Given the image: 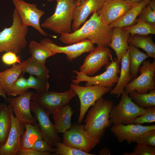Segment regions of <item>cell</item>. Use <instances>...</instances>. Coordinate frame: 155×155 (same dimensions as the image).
<instances>
[{"mask_svg":"<svg viewBox=\"0 0 155 155\" xmlns=\"http://www.w3.org/2000/svg\"><path fill=\"white\" fill-rule=\"evenodd\" d=\"M98 154L100 155H110V151L108 148H104L100 150Z\"/></svg>","mask_w":155,"mask_h":155,"instance_id":"obj_43","label":"cell"},{"mask_svg":"<svg viewBox=\"0 0 155 155\" xmlns=\"http://www.w3.org/2000/svg\"><path fill=\"white\" fill-rule=\"evenodd\" d=\"M145 94H140L134 91L129 94L133 102L139 107L145 108L155 106V90Z\"/></svg>","mask_w":155,"mask_h":155,"instance_id":"obj_31","label":"cell"},{"mask_svg":"<svg viewBox=\"0 0 155 155\" xmlns=\"http://www.w3.org/2000/svg\"><path fill=\"white\" fill-rule=\"evenodd\" d=\"M24 125L25 130L20 138L21 149L31 148L37 141L43 139L42 135L37 122Z\"/></svg>","mask_w":155,"mask_h":155,"instance_id":"obj_25","label":"cell"},{"mask_svg":"<svg viewBox=\"0 0 155 155\" xmlns=\"http://www.w3.org/2000/svg\"><path fill=\"white\" fill-rule=\"evenodd\" d=\"M27 79L21 75L11 86L9 90L10 96H16L28 91L26 82Z\"/></svg>","mask_w":155,"mask_h":155,"instance_id":"obj_35","label":"cell"},{"mask_svg":"<svg viewBox=\"0 0 155 155\" xmlns=\"http://www.w3.org/2000/svg\"><path fill=\"white\" fill-rule=\"evenodd\" d=\"M16 54L12 51H6L2 56V61L5 64L7 65H14L16 63H21L22 62Z\"/></svg>","mask_w":155,"mask_h":155,"instance_id":"obj_39","label":"cell"},{"mask_svg":"<svg viewBox=\"0 0 155 155\" xmlns=\"http://www.w3.org/2000/svg\"><path fill=\"white\" fill-rule=\"evenodd\" d=\"M131 36L134 35H146L155 34V25L142 21H137L131 26L122 28Z\"/></svg>","mask_w":155,"mask_h":155,"instance_id":"obj_32","label":"cell"},{"mask_svg":"<svg viewBox=\"0 0 155 155\" xmlns=\"http://www.w3.org/2000/svg\"><path fill=\"white\" fill-rule=\"evenodd\" d=\"M84 23L81 27L73 32L60 34L59 40L65 44H71L87 39L97 46H109L113 28L104 24L97 13H93Z\"/></svg>","mask_w":155,"mask_h":155,"instance_id":"obj_1","label":"cell"},{"mask_svg":"<svg viewBox=\"0 0 155 155\" xmlns=\"http://www.w3.org/2000/svg\"><path fill=\"white\" fill-rule=\"evenodd\" d=\"M31 148L41 152H51L53 153L54 151V148L51 147L43 139L37 141Z\"/></svg>","mask_w":155,"mask_h":155,"instance_id":"obj_41","label":"cell"},{"mask_svg":"<svg viewBox=\"0 0 155 155\" xmlns=\"http://www.w3.org/2000/svg\"><path fill=\"white\" fill-rule=\"evenodd\" d=\"M130 35V34L122 28H113L111 41L109 46L115 51L119 64L122 57L129 49L128 41Z\"/></svg>","mask_w":155,"mask_h":155,"instance_id":"obj_20","label":"cell"},{"mask_svg":"<svg viewBox=\"0 0 155 155\" xmlns=\"http://www.w3.org/2000/svg\"><path fill=\"white\" fill-rule=\"evenodd\" d=\"M77 2L79 5L80 4L86 0H74Z\"/></svg>","mask_w":155,"mask_h":155,"instance_id":"obj_46","label":"cell"},{"mask_svg":"<svg viewBox=\"0 0 155 155\" xmlns=\"http://www.w3.org/2000/svg\"><path fill=\"white\" fill-rule=\"evenodd\" d=\"M70 86V88L78 96L80 101V113L77 123L79 124L82 123L89 108L94 105L97 100L112 89V87L99 85L83 86L72 83Z\"/></svg>","mask_w":155,"mask_h":155,"instance_id":"obj_8","label":"cell"},{"mask_svg":"<svg viewBox=\"0 0 155 155\" xmlns=\"http://www.w3.org/2000/svg\"><path fill=\"white\" fill-rule=\"evenodd\" d=\"M18 155H55L51 152H41L32 148L21 149Z\"/></svg>","mask_w":155,"mask_h":155,"instance_id":"obj_42","label":"cell"},{"mask_svg":"<svg viewBox=\"0 0 155 155\" xmlns=\"http://www.w3.org/2000/svg\"><path fill=\"white\" fill-rule=\"evenodd\" d=\"M111 61L106 64V71L100 75L94 76L86 75L84 73L76 70L73 71L76 74L75 79L72 80V83L79 85L82 82H85L86 86L99 85L109 88L112 87L117 83L120 73L119 64L117 59H113L111 55L110 58Z\"/></svg>","mask_w":155,"mask_h":155,"instance_id":"obj_5","label":"cell"},{"mask_svg":"<svg viewBox=\"0 0 155 155\" xmlns=\"http://www.w3.org/2000/svg\"><path fill=\"white\" fill-rule=\"evenodd\" d=\"M135 142L138 144L155 147V131L139 137Z\"/></svg>","mask_w":155,"mask_h":155,"instance_id":"obj_40","label":"cell"},{"mask_svg":"<svg viewBox=\"0 0 155 155\" xmlns=\"http://www.w3.org/2000/svg\"><path fill=\"white\" fill-rule=\"evenodd\" d=\"M133 5L123 0H106L97 13L103 23L109 25L123 17Z\"/></svg>","mask_w":155,"mask_h":155,"instance_id":"obj_17","label":"cell"},{"mask_svg":"<svg viewBox=\"0 0 155 155\" xmlns=\"http://www.w3.org/2000/svg\"><path fill=\"white\" fill-rule=\"evenodd\" d=\"M71 89L64 92L49 90L33 92L31 100L46 108L51 113L56 109L69 104L70 101L76 95Z\"/></svg>","mask_w":155,"mask_h":155,"instance_id":"obj_10","label":"cell"},{"mask_svg":"<svg viewBox=\"0 0 155 155\" xmlns=\"http://www.w3.org/2000/svg\"><path fill=\"white\" fill-rule=\"evenodd\" d=\"M106 0H86L75 8L72 29L74 32L84 23L91 13H98L102 8Z\"/></svg>","mask_w":155,"mask_h":155,"instance_id":"obj_19","label":"cell"},{"mask_svg":"<svg viewBox=\"0 0 155 155\" xmlns=\"http://www.w3.org/2000/svg\"><path fill=\"white\" fill-rule=\"evenodd\" d=\"M53 1L57 3L55 11L42 24L41 27L58 34L71 33L74 10L79 4L74 0H48Z\"/></svg>","mask_w":155,"mask_h":155,"instance_id":"obj_3","label":"cell"},{"mask_svg":"<svg viewBox=\"0 0 155 155\" xmlns=\"http://www.w3.org/2000/svg\"><path fill=\"white\" fill-rule=\"evenodd\" d=\"M148 35H134L130 36L128 41L129 44L144 50L148 57L155 59V44L152 37Z\"/></svg>","mask_w":155,"mask_h":155,"instance_id":"obj_27","label":"cell"},{"mask_svg":"<svg viewBox=\"0 0 155 155\" xmlns=\"http://www.w3.org/2000/svg\"><path fill=\"white\" fill-rule=\"evenodd\" d=\"M40 42L56 54H65L67 59L70 62L84 53L90 52L95 48L94 44L87 39L65 46L58 45L48 38L42 39Z\"/></svg>","mask_w":155,"mask_h":155,"instance_id":"obj_13","label":"cell"},{"mask_svg":"<svg viewBox=\"0 0 155 155\" xmlns=\"http://www.w3.org/2000/svg\"><path fill=\"white\" fill-rule=\"evenodd\" d=\"M130 4L134 5L139 3L144 0H123Z\"/></svg>","mask_w":155,"mask_h":155,"instance_id":"obj_45","label":"cell"},{"mask_svg":"<svg viewBox=\"0 0 155 155\" xmlns=\"http://www.w3.org/2000/svg\"><path fill=\"white\" fill-rule=\"evenodd\" d=\"M139 69L140 75L129 82L124 90L128 94L134 91L140 94H145L155 89L154 76L155 72V61L144 60Z\"/></svg>","mask_w":155,"mask_h":155,"instance_id":"obj_11","label":"cell"},{"mask_svg":"<svg viewBox=\"0 0 155 155\" xmlns=\"http://www.w3.org/2000/svg\"><path fill=\"white\" fill-rule=\"evenodd\" d=\"M7 95L5 92L0 83V96L2 97L6 101H7Z\"/></svg>","mask_w":155,"mask_h":155,"instance_id":"obj_44","label":"cell"},{"mask_svg":"<svg viewBox=\"0 0 155 155\" xmlns=\"http://www.w3.org/2000/svg\"><path fill=\"white\" fill-rule=\"evenodd\" d=\"M12 2L24 25L34 28L42 35H48L40 24V18L45 13L44 11L37 8L36 4L23 0H12Z\"/></svg>","mask_w":155,"mask_h":155,"instance_id":"obj_12","label":"cell"},{"mask_svg":"<svg viewBox=\"0 0 155 155\" xmlns=\"http://www.w3.org/2000/svg\"><path fill=\"white\" fill-rule=\"evenodd\" d=\"M145 113L134 119L132 124H143L145 123H152L155 121V106L146 108Z\"/></svg>","mask_w":155,"mask_h":155,"instance_id":"obj_36","label":"cell"},{"mask_svg":"<svg viewBox=\"0 0 155 155\" xmlns=\"http://www.w3.org/2000/svg\"><path fill=\"white\" fill-rule=\"evenodd\" d=\"M121 95L119 103L113 105L111 109L110 118L113 125L132 124L135 119L143 114L146 110L135 104L125 90Z\"/></svg>","mask_w":155,"mask_h":155,"instance_id":"obj_6","label":"cell"},{"mask_svg":"<svg viewBox=\"0 0 155 155\" xmlns=\"http://www.w3.org/2000/svg\"><path fill=\"white\" fill-rule=\"evenodd\" d=\"M74 112L68 104L52 113L54 125L58 133H64L71 128L72 125L71 117Z\"/></svg>","mask_w":155,"mask_h":155,"instance_id":"obj_22","label":"cell"},{"mask_svg":"<svg viewBox=\"0 0 155 155\" xmlns=\"http://www.w3.org/2000/svg\"><path fill=\"white\" fill-rule=\"evenodd\" d=\"M151 0H144L134 4L121 18L109 25L112 28H123L131 26L136 23L137 18L142 9Z\"/></svg>","mask_w":155,"mask_h":155,"instance_id":"obj_23","label":"cell"},{"mask_svg":"<svg viewBox=\"0 0 155 155\" xmlns=\"http://www.w3.org/2000/svg\"><path fill=\"white\" fill-rule=\"evenodd\" d=\"M28 26L24 25L16 9L12 15V23L0 32V53L11 51L20 53L27 44L26 36Z\"/></svg>","mask_w":155,"mask_h":155,"instance_id":"obj_4","label":"cell"},{"mask_svg":"<svg viewBox=\"0 0 155 155\" xmlns=\"http://www.w3.org/2000/svg\"><path fill=\"white\" fill-rule=\"evenodd\" d=\"M119 142L125 140L128 144L135 142L139 137L155 131V125L143 126L141 124H119L113 125L110 129Z\"/></svg>","mask_w":155,"mask_h":155,"instance_id":"obj_16","label":"cell"},{"mask_svg":"<svg viewBox=\"0 0 155 155\" xmlns=\"http://www.w3.org/2000/svg\"><path fill=\"white\" fill-rule=\"evenodd\" d=\"M30 108L38 122L43 139L52 148L55 147L56 144L60 142L61 139L54 124L49 118L51 112L32 100L30 102Z\"/></svg>","mask_w":155,"mask_h":155,"instance_id":"obj_9","label":"cell"},{"mask_svg":"<svg viewBox=\"0 0 155 155\" xmlns=\"http://www.w3.org/2000/svg\"><path fill=\"white\" fill-rule=\"evenodd\" d=\"M11 108L6 104H0V146L6 142L11 129Z\"/></svg>","mask_w":155,"mask_h":155,"instance_id":"obj_26","label":"cell"},{"mask_svg":"<svg viewBox=\"0 0 155 155\" xmlns=\"http://www.w3.org/2000/svg\"><path fill=\"white\" fill-rule=\"evenodd\" d=\"M138 21L155 25V10L148 4L142 9L138 16L136 22Z\"/></svg>","mask_w":155,"mask_h":155,"instance_id":"obj_37","label":"cell"},{"mask_svg":"<svg viewBox=\"0 0 155 155\" xmlns=\"http://www.w3.org/2000/svg\"><path fill=\"white\" fill-rule=\"evenodd\" d=\"M24 69V64L22 62L21 63L14 64L11 68L0 72V83L9 97L11 86L21 75Z\"/></svg>","mask_w":155,"mask_h":155,"instance_id":"obj_24","label":"cell"},{"mask_svg":"<svg viewBox=\"0 0 155 155\" xmlns=\"http://www.w3.org/2000/svg\"><path fill=\"white\" fill-rule=\"evenodd\" d=\"M54 148L55 155H96V154L86 152L81 150L64 144L60 142H57Z\"/></svg>","mask_w":155,"mask_h":155,"instance_id":"obj_33","label":"cell"},{"mask_svg":"<svg viewBox=\"0 0 155 155\" xmlns=\"http://www.w3.org/2000/svg\"><path fill=\"white\" fill-rule=\"evenodd\" d=\"M120 75L115 87L111 91V95L119 97L123 92L126 86L132 80L130 73V57L129 49L123 56L121 60Z\"/></svg>","mask_w":155,"mask_h":155,"instance_id":"obj_21","label":"cell"},{"mask_svg":"<svg viewBox=\"0 0 155 155\" xmlns=\"http://www.w3.org/2000/svg\"><path fill=\"white\" fill-rule=\"evenodd\" d=\"M90 53L83 64L80 67L79 69L80 71L90 76L106 65L112 55L110 50L107 47L97 46Z\"/></svg>","mask_w":155,"mask_h":155,"instance_id":"obj_14","label":"cell"},{"mask_svg":"<svg viewBox=\"0 0 155 155\" xmlns=\"http://www.w3.org/2000/svg\"><path fill=\"white\" fill-rule=\"evenodd\" d=\"M130 57V73L132 80L136 78L141 64L149 57L146 53L140 51L134 45L129 44Z\"/></svg>","mask_w":155,"mask_h":155,"instance_id":"obj_30","label":"cell"},{"mask_svg":"<svg viewBox=\"0 0 155 155\" xmlns=\"http://www.w3.org/2000/svg\"><path fill=\"white\" fill-rule=\"evenodd\" d=\"M63 143L72 148L89 153L100 142V139L92 136L84 125L74 123L62 135Z\"/></svg>","mask_w":155,"mask_h":155,"instance_id":"obj_7","label":"cell"},{"mask_svg":"<svg viewBox=\"0 0 155 155\" xmlns=\"http://www.w3.org/2000/svg\"><path fill=\"white\" fill-rule=\"evenodd\" d=\"M29 52L34 59L40 63L45 65L46 59L56 54L41 43L34 40L30 42Z\"/></svg>","mask_w":155,"mask_h":155,"instance_id":"obj_29","label":"cell"},{"mask_svg":"<svg viewBox=\"0 0 155 155\" xmlns=\"http://www.w3.org/2000/svg\"><path fill=\"white\" fill-rule=\"evenodd\" d=\"M123 155H155V147L151 146L144 144H138L135 146L134 152H125Z\"/></svg>","mask_w":155,"mask_h":155,"instance_id":"obj_38","label":"cell"},{"mask_svg":"<svg viewBox=\"0 0 155 155\" xmlns=\"http://www.w3.org/2000/svg\"><path fill=\"white\" fill-rule=\"evenodd\" d=\"M22 62L24 68L23 73H27L37 78L48 80L49 71L45 65L40 63L31 56Z\"/></svg>","mask_w":155,"mask_h":155,"instance_id":"obj_28","label":"cell"},{"mask_svg":"<svg viewBox=\"0 0 155 155\" xmlns=\"http://www.w3.org/2000/svg\"><path fill=\"white\" fill-rule=\"evenodd\" d=\"M0 155H1L0 154Z\"/></svg>","mask_w":155,"mask_h":155,"instance_id":"obj_47","label":"cell"},{"mask_svg":"<svg viewBox=\"0 0 155 155\" xmlns=\"http://www.w3.org/2000/svg\"><path fill=\"white\" fill-rule=\"evenodd\" d=\"M33 92L28 91L18 96L7 98L8 105L11 108L15 117L24 124H33L36 122L34 116L31 113L30 102Z\"/></svg>","mask_w":155,"mask_h":155,"instance_id":"obj_15","label":"cell"},{"mask_svg":"<svg viewBox=\"0 0 155 155\" xmlns=\"http://www.w3.org/2000/svg\"><path fill=\"white\" fill-rule=\"evenodd\" d=\"M113 102L102 97L97 100L88 111L85 120V130L94 137L100 139L112 124L110 113Z\"/></svg>","mask_w":155,"mask_h":155,"instance_id":"obj_2","label":"cell"},{"mask_svg":"<svg viewBox=\"0 0 155 155\" xmlns=\"http://www.w3.org/2000/svg\"><path fill=\"white\" fill-rule=\"evenodd\" d=\"M11 116V129L6 142L0 146L1 155H18L21 149L20 138L25 130V125L14 116L12 110Z\"/></svg>","mask_w":155,"mask_h":155,"instance_id":"obj_18","label":"cell"},{"mask_svg":"<svg viewBox=\"0 0 155 155\" xmlns=\"http://www.w3.org/2000/svg\"><path fill=\"white\" fill-rule=\"evenodd\" d=\"M26 82L28 88L33 89L36 92L48 90L49 88L48 80L35 77L32 75H30L27 79Z\"/></svg>","mask_w":155,"mask_h":155,"instance_id":"obj_34","label":"cell"}]
</instances>
